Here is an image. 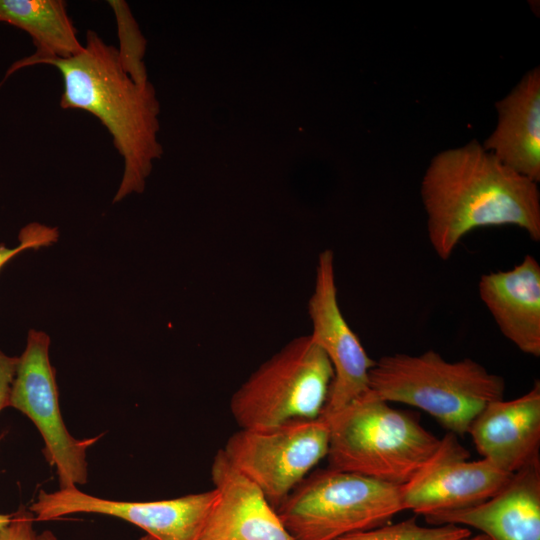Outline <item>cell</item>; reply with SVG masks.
I'll list each match as a JSON object with an SVG mask.
<instances>
[{
	"label": "cell",
	"instance_id": "6da1fadb",
	"mask_svg": "<svg viewBox=\"0 0 540 540\" xmlns=\"http://www.w3.org/2000/svg\"><path fill=\"white\" fill-rule=\"evenodd\" d=\"M537 184L503 164L476 140L438 153L421 183L432 249L447 260L465 235L487 226H517L539 241Z\"/></svg>",
	"mask_w": 540,
	"mask_h": 540
},
{
	"label": "cell",
	"instance_id": "7a4b0ae2",
	"mask_svg": "<svg viewBox=\"0 0 540 540\" xmlns=\"http://www.w3.org/2000/svg\"><path fill=\"white\" fill-rule=\"evenodd\" d=\"M35 64L55 66L63 78L62 109L94 115L110 132L124 161L123 177L114 202L141 192L159 155L156 142L158 107L150 85L138 86L123 70L117 48L88 30L83 50L69 58H30L15 62L8 74Z\"/></svg>",
	"mask_w": 540,
	"mask_h": 540
},
{
	"label": "cell",
	"instance_id": "3957f363",
	"mask_svg": "<svg viewBox=\"0 0 540 540\" xmlns=\"http://www.w3.org/2000/svg\"><path fill=\"white\" fill-rule=\"evenodd\" d=\"M329 426L331 469L394 485L410 481L438 451L441 439L370 389L322 415Z\"/></svg>",
	"mask_w": 540,
	"mask_h": 540
},
{
	"label": "cell",
	"instance_id": "277c9868",
	"mask_svg": "<svg viewBox=\"0 0 540 540\" xmlns=\"http://www.w3.org/2000/svg\"><path fill=\"white\" fill-rule=\"evenodd\" d=\"M369 388L387 402L417 407L450 433L464 435L488 403L504 398L505 381L471 358L449 362L428 350L381 357L369 372Z\"/></svg>",
	"mask_w": 540,
	"mask_h": 540
},
{
	"label": "cell",
	"instance_id": "5b68a950",
	"mask_svg": "<svg viewBox=\"0 0 540 540\" xmlns=\"http://www.w3.org/2000/svg\"><path fill=\"white\" fill-rule=\"evenodd\" d=\"M402 511L401 485L331 468L310 473L276 509L293 540H334Z\"/></svg>",
	"mask_w": 540,
	"mask_h": 540
},
{
	"label": "cell",
	"instance_id": "8992f818",
	"mask_svg": "<svg viewBox=\"0 0 540 540\" xmlns=\"http://www.w3.org/2000/svg\"><path fill=\"white\" fill-rule=\"evenodd\" d=\"M333 367L311 335L290 341L235 391L230 410L240 429L316 419L324 409Z\"/></svg>",
	"mask_w": 540,
	"mask_h": 540
},
{
	"label": "cell",
	"instance_id": "52a82bcc",
	"mask_svg": "<svg viewBox=\"0 0 540 540\" xmlns=\"http://www.w3.org/2000/svg\"><path fill=\"white\" fill-rule=\"evenodd\" d=\"M328 444V422L320 415L273 427L240 429L222 451L276 510L327 455Z\"/></svg>",
	"mask_w": 540,
	"mask_h": 540
},
{
	"label": "cell",
	"instance_id": "ba28073f",
	"mask_svg": "<svg viewBox=\"0 0 540 540\" xmlns=\"http://www.w3.org/2000/svg\"><path fill=\"white\" fill-rule=\"evenodd\" d=\"M49 336L31 329L11 386L9 407L27 416L40 432L43 454L56 468L60 489L87 482L86 454L101 435L74 438L66 428L59 405L55 369L49 360Z\"/></svg>",
	"mask_w": 540,
	"mask_h": 540
},
{
	"label": "cell",
	"instance_id": "9c48e42d",
	"mask_svg": "<svg viewBox=\"0 0 540 540\" xmlns=\"http://www.w3.org/2000/svg\"><path fill=\"white\" fill-rule=\"evenodd\" d=\"M216 496L213 488L173 499L117 501L89 495L73 487L55 492L40 490L28 509L35 521L94 513L128 521L155 540H198Z\"/></svg>",
	"mask_w": 540,
	"mask_h": 540
},
{
	"label": "cell",
	"instance_id": "30bf717a",
	"mask_svg": "<svg viewBox=\"0 0 540 540\" xmlns=\"http://www.w3.org/2000/svg\"><path fill=\"white\" fill-rule=\"evenodd\" d=\"M311 337L324 351L334 371L321 415L331 414L367 392L369 372L375 364L352 331L339 307L334 253L318 256L313 293L308 302Z\"/></svg>",
	"mask_w": 540,
	"mask_h": 540
},
{
	"label": "cell",
	"instance_id": "8fae6325",
	"mask_svg": "<svg viewBox=\"0 0 540 540\" xmlns=\"http://www.w3.org/2000/svg\"><path fill=\"white\" fill-rule=\"evenodd\" d=\"M468 458L456 435L446 434L429 462L401 485L404 510L426 516L469 507L493 496L513 474L485 459Z\"/></svg>",
	"mask_w": 540,
	"mask_h": 540
},
{
	"label": "cell",
	"instance_id": "7c38bea8",
	"mask_svg": "<svg viewBox=\"0 0 540 540\" xmlns=\"http://www.w3.org/2000/svg\"><path fill=\"white\" fill-rule=\"evenodd\" d=\"M211 478L217 496L198 540H293L261 490L222 449L214 456Z\"/></svg>",
	"mask_w": 540,
	"mask_h": 540
},
{
	"label": "cell",
	"instance_id": "4fadbf2b",
	"mask_svg": "<svg viewBox=\"0 0 540 540\" xmlns=\"http://www.w3.org/2000/svg\"><path fill=\"white\" fill-rule=\"evenodd\" d=\"M424 517L433 526L475 528L490 540H540V460L514 472L478 504Z\"/></svg>",
	"mask_w": 540,
	"mask_h": 540
},
{
	"label": "cell",
	"instance_id": "5bb4252c",
	"mask_svg": "<svg viewBox=\"0 0 540 540\" xmlns=\"http://www.w3.org/2000/svg\"><path fill=\"white\" fill-rule=\"evenodd\" d=\"M468 433L478 453L497 468L514 473L540 460V383L512 400L488 403Z\"/></svg>",
	"mask_w": 540,
	"mask_h": 540
},
{
	"label": "cell",
	"instance_id": "9a60e30c",
	"mask_svg": "<svg viewBox=\"0 0 540 540\" xmlns=\"http://www.w3.org/2000/svg\"><path fill=\"white\" fill-rule=\"evenodd\" d=\"M481 301L502 335L520 351L540 356V265L530 254L510 270L483 274Z\"/></svg>",
	"mask_w": 540,
	"mask_h": 540
},
{
	"label": "cell",
	"instance_id": "2e32d148",
	"mask_svg": "<svg viewBox=\"0 0 540 540\" xmlns=\"http://www.w3.org/2000/svg\"><path fill=\"white\" fill-rule=\"evenodd\" d=\"M498 123L483 148L517 173L540 181V69L495 104Z\"/></svg>",
	"mask_w": 540,
	"mask_h": 540
},
{
	"label": "cell",
	"instance_id": "e0dca14e",
	"mask_svg": "<svg viewBox=\"0 0 540 540\" xmlns=\"http://www.w3.org/2000/svg\"><path fill=\"white\" fill-rule=\"evenodd\" d=\"M0 23L31 36L36 52L30 58H69L84 47L62 0H0Z\"/></svg>",
	"mask_w": 540,
	"mask_h": 540
},
{
	"label": "cell",
	"instance_id": "ac0fdd59",
	"mask_svg": "<svg viewBox=\"0 0 540 540\" xmlns=\"http://www.w3.org/2000/svg\"><path fill=\"white\" fill-rule=\"evenodd\" d=\"M117 25L120 64L128 76L140 87L149 85L143 63L145 40L126 1L109 0Z\"/></svg>",
	"mask_w": 540,
	"mask_h": 540
},
{
	"label": "cell",
	"instance_id": "d6986e66",
	"mask_svg": "<svg viewBox=\"0 0 540 540\" xmlns=\"http://www.w3.org/2000/svg\"><path fill=\"white\" fill-rule=\"evenodd\" d=\"M471 535L470 529L445 524L425 527L415 518L343 535L334 540H458Z\"/></svg>",
	"mask_w": 540,
	"mask_h": 540
},
{
	"label": "cell",
	"instance_id": "ffe728a7",
	"mask_svg": "<svg viewBox=\"0 0 540 540\" xmlns=\"http://www.w3.org/2000/svg\"><path fill=\"white\" fill-rule=\"evenodd\" d=\"M58 236L59 233L55 227H48L37 222L26 225L19 233L17 247L8 248L5 244H0V269L22 251L49 246L58 240Z\"/></svg>",
	"mask_w": 540,
	"mask_h": 540
},
{
	"label": "cell",
	"instance_id": "44dd1931",
	"mask_svg": "<svg viewBox=\"0 0 540 540\" xmlns=\"http://www.w3.org/2000/svg\"><path fill=\"white\" fill-rule=\"evenodd\" d=\"M33 513L21 505L12 513L10 523L0 531V540H34Z\"/></svg>",
	"mask_w": 540,
	"mask_h": 540
},
{
	"label": "cell",
	"instance_id": "7402d4cb",
	"mask_svg": "<svg viewBox=\"0 0 540 540\" xmlns=\"http://www.w3.org/2000/svg\"><path fill=\"white\" fill-rule=\"evenodd\" d=\"M18 357H11L0 350V412L9 407L11 386L15 377Z\"/></svg>",
	"mask_w": 540,
	"mask_h": 540
},
{
	"label": "cell",
	"instance_id": "603a6c76",
	"mask_svg": "<svg viewBox=\"0 0 540 540\" xmlns=\"http://www.w3.org/2000/svg\"><path fill=\"white\" fill-rule=\"evenodd\" d=\"M34 540H57L53 532L45 530L39 534H35ZM139 540H155L149 535L142 536Z\"/></svg>",
	"mask_w": 540,
	"mask_h": 540
},
{
	"label": "cell",
	"instance_id": "cb8c5ba5",
	"mask_svg": "<svg viewBox=\"0 0 540 540\" xmlns=\"http://www.w3.org/2000/svg\"><path fill=\"white\" fill-rule=\"evenodd\" d=\"M11 519H12V513L11 514L0 513V531L10 523Z\"/></svg>",
	"mask_w": 540,
	"mask_h": 540
},
{
	"label": "cell",
	"instance_id": "d4e9b609",
	"mask_svg": "<svg viewBox=\"0 0 540 540\" xmlns=\"http://www.w3.org/2000/svg\"><path fill=\"white\" fill-rule=\"evenodd\" d=\"M458 540H490L487 536L483 535V534H478L476 536H467V537H464V538H461V539H458Z\"/></svg>",
	"mask_w": 540,
	"mask_h": 540
}]
</instances>
